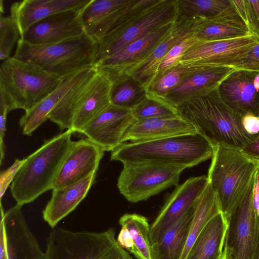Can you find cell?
Segmentation results:
<instances>
[{
  "instance_id": "1",
  "label": "cell",
  "mask_w": 259,
  "mask_h": 259,
  "mask_svg": "<svg viewBox=\"0 0 259 259\" xmlns=\"http://www.w3.org/2000/svg\"><path fill=\"white\" fill-rule=\"evenodd\" d=\"M177 110L179 115L191 123L214 148L242 150L256 137L245 131L243 116L223 102L217 89L181 105Z\"/></svg>"
},
{
  "instance_id": "2",
  "label": "cell",
  "mask_w": 259,
  "mask_h": 259,
  "mask_svg": "<svg viewBox=\"0 0 259 259\" xmlns=\"http://www.w3.org/2000/svg\"><path fill=\"white\" fill-rule=\"evenodd\" d=\"M214 148L198 132L161 139L125 142L111 152L110 160L123 164L153 162L186 168L211 158Z\"/></svg>"
},
{
  "instance_id": "3",
  "label": "cell",
  "mask_w": 259,
  "mask_h": 259,
  "mask_svg": "<svg viewBox=\"0 0 259 259\" xmlns=\"http://www.w3.org/2000/svg\"><path fill=\"white\" fill-rule=\"evenodd\" d=\"M73 133L71 130H67L45 141L24 158L10 186L17 203L23 206L53 189L58 172L73 143Z\"/></svg>"
},
{
  "instance_id": "4",
  "label": "cell",
  "mask_w": 259,
  "mask_h": 259,
  "mask_svg": "<svg viewBox=\"0 0 259 259\" xmlns=\"http://www.w3.org/2000/svg\"><path fill=\"white\" fill-rule=\"evenodd\" d=\"M97 48V42L85 33L62 41L43 45L30 44L20 39L13 57L36 65L63 80L83 69L95 67Z\"/></svg>"
},
{
  "instance_id": "5",
  "label": "cell",
  "mask_w": 259,
  "mask_h": 259,
  "mask_svg": "<svg viewBox=\"0 0 259 259\" xmlns=\"http://www.w3.org/2000/svg\"><path fill=\"white\" fill-rule=\"evenodd\" d=\"M258 167V161L241 150L214 148L207 178L227 220L245 197Z\"/></svg>"
},
{
  "instance_id": "6",
  "label": "cell",
  "mask_w": 259,
  "mask_h": 259,
  "mask_svg": "<svg viewBox=\"0 0 259 259\" xmlns=\"http://www.w3.org/2000/svg\"><path fill=\"white\" fill-rule=\"evenodd\" d=\"M62 80L36 65L10 57L0 67V103L10 111H27L53 92Z\"/></svg>"
},
{
  "instance_id": "7",
  "label": "cell",
  "mask_w": 259,
  "mask_h": 259,
  "mask_svg": "<svg viewBox=\"0 0 259 259\" xmlns=\"http://www.w3.org/2000/svg\"><path fill=\"white\" fill-rule=\"evenodd\" d=\"M45 259H132L115 239L113 228L99 232L56 228L47 239Z\"/></svg>"
},
{
  "instance_id": "8",
  "label": "cell",
  "mask_w": 259,
  "mask_h": 259,
  "mask_svg": "<svg viewBox=\"0 0 259 259\" xmlns=\"http://www.w3.org/2000/svg\"><path fill=\"white\" fill-rule=\"evenodd\" d=\"M179 17V0H156L97 42L95 65L132 41Z\"/></svg>"
},
{
  "instance_id": "9",
  "label": "cell",
  "mask_w": 259,
  "mask_h": 259,
  "mask_svg": "<svg viewBox=\"0 0 259 259\" xmlns=\"http://www.w3.org/2000/svg\"><path fill=\"white\" fill-rule=\"evenodd\" d=\"M117 181L120 193L131 202L146 200L178 186L184 166L153 162L124 163Z\"/></svg>"
},
{
  "instance_id": "10",
  "label": "cell",
  "mask_w": 259,
  "mask_h": 259,
  "mask_svg": "<svg viewBox=\"0 0 259 259\" xmlns=\"http://www.w3.org/2000/svg\"><path fill=\"white\" fill-rule=\"evenodd\" d=\"M254 182L228 220L225 259H252L258 247L259 218L253 204Z\"/></svg>"
},
{
  "instance_id": "11",
  "label": "cell",
  "mask_w": 259,
  "mask_h": 259,
  "mask_svg": "<svg viewBox=\"0 0 259 259\" xmlns=\"http://www.w3.org/2000/svg\"><path fill=\"white\" fill-rule=\"evenodd\" d=\"M259 39L253 35L215 41H201L186 50L178 64L234 67Z\"/></svg>"
},
{
  "instance_id": "12",
  "label": "cell",
  "mask_w": 259,
  "mask_h": 259,
  "mask_svg": "<svg viewBox=\"0 0 259 259\" xmlns=\"http://www.w3.org/2000/svg\"><path fill=\"white\" fill-rule=\"evenodd\" d=\"M205 20L179 15L170 31L145 58L128 70L124 76L134 79L146 93L155 80L159 65L164 57L179 42L195 34Z\"/></svg>"
},
{
  "instance_id": "13",
  "label": "cell",
  "mask_w": 259,
  "mask_h": 259,
  "mask_svg": "<svg viewBox=\"0 0 259 259\" xmlns=\"http://www.w3.org/2000/svg\"><path fill=\"white\" fill-rule=\"evenodd\" d=\"M208 184L207 177H195L176 187L150 226L153 244L159 241L166 230L190 208L201 196Z\"/></svg>"
},
{
  "instance_id": "14",
  "label": "cell",
  "mask_w": 259,
  "mask_h": 259,
  "mask_svg": "<svg viewBox=\"0 0 259 259\" xmlns=\"http://www.w3.org/2000/svg\"><path fill=\"white\" fill-rule=\"evenodd\" d=\"M177 20L132 41L112 55L100 61L95 65L97 70L111 82L123 77L128 70L150 54L170 31Z\"/></svg>"
},
{
  "instance_id": "15",
  "label": "cell",
  "mask_w": 259,
  "mask_h": 259,
  "mask_svg": "<svg viewBox=\"0 0 259 259\" xmlns=\"http://www.w3.org/2000/svg\"><path fill=\"white\" fill-rule=\"evenodd\" d=\"M217 91L223 102L238 114L259 116V72L234 69Z\"/></svg>"
},
{
  "instance_id": "16",
  "label": "cell",
  "mask_w": 259,
  "mask_h": 259,
  "mask_svg": "<svg viewBox=\"0 0 259 259\" xmlns=\"http://www.w3.org/2000/svg\"><path fill=\"white\" fill-rule=\"evenodd\" d=\"M17 203L5 212L1 205V220L3 222L8 259H45L37 241L28 227Z\"/></svg>"
},
{
  "instance_id": "17",
  "label": "cell",
  "mask_w": 259,
  "mask_h": 259,
  "mask_svg": "<svg viewBox=\"0 0 259 259\" xmlns=\"http://www.w3.org/2000/svg\"><path fill=\"white\" fill-rule=\"evenodd\" d=\"M104 152L87 138L73 141L58 172L53 189L74 184L97 172Z\"/></svg>"
},
{
  "instance_id": "18",
  "label": "cell",
  "mask_w": 259,
  "mask_h": 259,
  "mask_svg": "<svg viewBox=\"0 0 259 259\" xmlns=\"http://www.w3.org/2000/svg\"><path fill=\"white\" fill-rule=\"evenodd\" d=\"M136 120L132 109L111 104L86 127L82 134L104 151H112L122 144L125 133Z\"/></svg>"
},
{
  "instance_id": "19",
  "label": "cell",
  "mask_w": 259,
  "mask_h": 259,
  "mask_svg": "<svg viewBox=\"0 0 259 259\" xmlns=\"http://www.w3.org/2000/svg\"><path fill=\"white\" fill-rule=\"evenodd\" d=\"M132 0H91L79 12L84 33L97 42L125 19Z\"/></svg>"
},
{
  "instance_id": "20",
  "label": "cell",
  "mask_w": 259,
  "mask_h": 259,
  "mask_svg": "<svg viewBox=\"0 0 259 259\" xmlns=\"http://www.w3.org/2000/svg\"><path fill=\"white\" fill-rule=\"evenodd\" d=\"M80 10L61 12L46 18L28 28L21 35L24 42L43 45L59 42L84 33Z\"/></svg>"
},
{
  "instance_id": "21",
  "label": "cell",
  "mask_w": 259,
  "mask_h": 259,
  "mask_svg": "<svg viewBox=\"0 0 259 259\" xmlns=\"http://www.w3.org/2000/svg\"><path fill=\"white\" fill-rule=\"evenodd\" d=\"M234 69L231 66H205L184 79L168 93L160 102L177 109L181 105L217 89Z\"/></svg>"
},
{
  "instance_id": "22",
  "label": "cell",
  "mask_w": 259,
  "mask_h": 259,
  "mask_svg": "<svg viewBox=\"0 0 259 259\" xmlns=\"http://www.w3.org/2000/svg\"><path fill=\"white\" fill-rule=\"evenodd\" d=\"M91 0H23L13 3L10 16L21 34L36 22L54 14L80 10Z\"/></svg>"
},
{
  "instance_id": "23",
  "label": "cell",
  "mask_w": 259,
  "mask_h": 259,
  "mask_svg": "<svg viewBox=\"0 0 259 259\" xmlns=\"http://www.w3.org/2000/svg\"><path fill=\"white\" fill-rule=\"evenodd\" d=\"M197 133L180 115L136 120L125 133L122 143L152 141Z\"/></svg>"
},
{
  "instance_id": "24",
  "label": "cell",
  "mask_w": 259,
  "mask_h": 259,
  "mask_svg": "<svg viewBox=\"0 0 259 259\" xmlns=\"http://www.w3.org/2000/svg\"><path fill=\"white\" fill-rule=\"evenodd\" d=\"M112 84L98 71L90 80L84 97L72 121L73 133L82 134L86 127L112 104Z\"/></svg>"
},
{
  "instance_id": "25",
  "label": "cell",
  "mask_w": 259,
  "mask_h": 259,
  "mask_svg": "<svg viewBox=\"0 0 259 259\" xmlns=\"http://www.w3.org/2000/svg\"><path fill=\"white\" fill-rule=\"evenodd\" d=\"M97 172L70 185L52 189V196L42 210L44 220L54 228L73 211L94 184Z\"/></svg>"
},
{
  "instance_id": "26",
  "label": "cell",
  "mask_w": 259,
  "mask_h": 259,
  "mask_svg": "<svg viewBox=\"0 0 259 259\" xmlns=\"http://www.w3.org/2000/svg\"><path fill=\"white\" fill-rule=\"evenodd\" d=\"M121 229L117 242L138 259H153L150 226L145 217L126 213L119 220Z\"/></svg>"
},
{
  "instance_id": "27",
  "label": "cell",
  "mask_w": 259,
  "mask_h": 259,
  "mask_svg": "<svg viewBox=\"0 0 259 259\" xmlns=\"http://www.w3.org/2000/svg\"><path fill=\"white\" fill-rule=\"evenodd\" d=\"M228 221L221 211L198 235L185 259H224Z\"/></svg>"
},
{
  "instance_id": "28",
  "label": "cell",
  "mask_w": 259,
  "mask_h": 259,
  "mask_svg": "<svg viewBox=\"0 0 259 259\" xmlns=\"http://www.w3.org/2000/svg\"><path fill=\"white\" fill-rule=\"evenodd\" d=\"M250 35H251L245 22L233 3L221 15L212 19H206L196 33L199 39L207 41L228 40Z\"/></svg>"
},
{
  "instance_id": "29",
  "label": "cell",
  "mask_w": 259,
  "mask_h": 259,
  "mask_svg": "<svg viewBox=\"0 0 259 259\" xmlns=\"http://www.w3.org/2000/svg\"><path fill=\"white\" fill-rule=\"evenodd\" d=\"M90 68L81 70L62 80L57 88L40 103L26 111L19 120L22 134L30 136L43 122L67 92L85 74Z\"/></svg>"
},
{
  "instance_id": "30",
  "label": "cell",
  "mask_w": 259,
  "mask_h": 259,
  "mask_svg": "<svg viewBox=\"0 0 259 259\" xmlns=\"http://www.w3.org/2000/svg\"><path fill=\"white\" fill-rule=\"evenodd\" d=\"M196 203L166 230L159 241L152 245L153 259H181Z\"/></svg>"
},
{
  "instance_id": "31",
  "label": "cell",
  "mask_w": 259,
  "mask_h": 259,
  "mask_svg": "<svg viewBox=\"0 0 259 259\" xmlns=\"http://www.w3.org/2000/svg\"><path fill=\"white\" fill-rule=\"evenodd\" d=\"M97 70L89 69L85 74L63 96L50 113L48 119L62 130H70L73 117L85 96L88 83Z\"/></svg>"
},
{
  "instance_id": "32",
  "label": "cell",
  "mask_w": 259,
  "mask_h": 259,
  "mask_svg": "<svg viewBox=\"0 0 259 259\" xmlns=\"http://www.w3.org/2000/svg\"><path fill=\"white\" fill-rule=\"evenodd\" d=\"M221 209L215 193L208 183L196 203L187 243L181 259H185L196 238Z\"/></svg>"
},
{
  "instance_id": "33",
  "label": "cell",
  "mask_w": 259,
  "mask_h": 259,
  "mask_svg": "<svg viewBox=\"0 0 259 259\" xmlns=\"http://www.w3.org/2000/svg\"><path fill=\"white\" fill-rule=\"evenodd\" d=\"M205 66H187L178 64L158 76L145 93L147 98L161 102L166 94L184 79Z\"/></svg>"
},
{
  "instance_id": "34",
  "label": "cell",
  "mask_w": 259,
  "mask_h": 259,
  "mask_svg": "<svg viewBox=\"0 0 259 259\" xmlns=\"http://www.w3.org/2000/svg\"><path fill=\"white\" fill-rule=\"evenodd\" d=\"M232 4V0H179V15L212 19L223 14Z\"/></svg>"
},
{
  "instance_id": "35",
  "label": "cell",
  "mask_w": 259,
  "mask_h": 259,
  "mask_svg": "<svg viewBox=\"0 0 259 259\" xmlns=\"http://www.w3.org/2000/svg\"><path fill=\"white\" fill-rule=\"evenodd\" d=\"M111 104L132 109L145 97L143 88L134 79L125 75L111 82Z\"/></svg>"
},
{
  "instance_id": "36",
  "label": "cell",
  "mask_w": 259,
  "mask_h": 259,
  "mask_svg": "<svg viewBox=\"0 0 259 259\" xmlns=\"http://www.w3.org/2000/svg\"><path fill=\"white\" fill-rule=\"evenodd\" d=\"M132 112L136 120L179 115L177 109L146 97Z\"/></svg>"
},
{
  "instance_id": "37",
  "label": "cell",
  "mask_w": 259,
  "mask_h": 259,
  "mask_svg": "<svg viewBox=\"0 0 259 259\" xmlns=\"http://www.w3.org/2000/svg\"><path fill=\"white\" fill-rule=\"evenodd\" d=\"M0 59L5 61L10 58L12 50L21 38L17 25L11 16L0 15Z\"/></svg>"
},
{
  "instance_id": "38",
  "label": "cell",
  "mask_w": 259,
  "mask_h": 259,
  "mask_svg": "<svg viewBox=\"0 0 259 259\" xmlns=\"http://www.w3.org/2000/svg\"><path fill=\"white\" fill-rule=\"evenodd\" d=\"M196 33L179 42L167 53L159 65L156 79L165 71L176 66L186 50L202 41L196 37Z\"/></svg>"
},
{
  "instance_id": "39",
  "label": "cell",
  "mask_w": 259,
  "mask_h": 259,
  "mask_svg": "<svg viewBox=\"0 0 259 259\" xmlns=\"http://www.w3.org/2000/svg\"><path fill=\"white\" fill-rule=\"evenodd\" d=\"M245 23L251 34L259 39V0H244Z\"/></svg>"
},
{
  "instance_id": "40",
  "label": "cell",
  "mask_w": 259,
  "mask_h": 259,
  "mask_svg": "<svg viewBox=\"0 0 259 259\" xmlns=\"http://www.w3.org/2000/svg\"><path fill=\"white\" fill-rule=\"evenodd\" d=\"M233 68L259 72V41L249 50Z\"/></svg>"
},
{
  "instance_id": "41",
  "label": "cell",
  "mask_w": 259,
  "mask_h": 259,
  "mask_svg": "<svg viewBox=\"0 0 259 259\" xmlns=\"http://www.w3.org/2000/svg\"><path fill=\"white\" fill-rule=\"evenodd\" d=\"M24 161V159L21 160L17 159L12 166L1 172V198H2L9 184L12 182Z\"/></svg>"
},
{
  "instance_id": "42",
  "label": "cell",
  "mask_w": 259,
  "mask_h": 259,
  "mask_svg": "<svg viewBox=\"0 0 259 259\" xmlns=\"http://www.w3.org/2000/svg\"><path fill=\"white\" fill-rule=\"evenodd\" d=\"M10 110L8 107L3 104L0 103V152H1V164L4 158L5 146L4 143V137L6 132V119Z\"/></svg>"
},
{
  "instance_id": "43",
  "label": "cell",
  "mask_w": 259,
  "mask_h": 259,
  "mask_svg": "<svg viewBox=\"0 0 259 259\" xmlns=\"http://www.w3.org/2000/svg\"><path fill=\"white\" fill-rule=\"evenodd\" d=\"M242 122L245 131L249 135L256 136L259 134V116L246 114L242 116Z\"/></svg>"
},
{
  "instance_id": "44",
  "label": "cell",
  "mask_w": 259,
  "mask_h": 259,
  "mask_svg": "<svg viewBox=\"0 0 259 259\" xmlns=\"http://www.w3.org/2000/svg\"><path fill=\"white\" fill-rule=\"evenodd\" d=\"M241 151L247 156L259 162V134Z\"/></svg>"
},
{
  "instance_id": "45",
  "label": "cell",
  "mask_w": 259,
  "mask_h": 259,
  "mask_svg": "<svg viewBox=\"0 0 259 259\" xmlns=\"http://www.w3.org/2000/svg\"><path fill=\"white\" fill-rule=\"evenodd\" d=\"M253 204L255 213L259 218V167L254 178L253 189Z\"/></svg>"
},
{
  "instance_id": "46",
  "label": "cell",
  "mask_w": 259,
  "mask_h": 259,
  "mask_svg": "<svg viewBox=\"0 0 259 259\" xmlns=\"http://www.w3.org/2000/svg\"><path fill=\"white\" fill-rule=\"evenodd\" d=\"M0 259H8L6 250L5 228L2 221H1L0 223Z\"/></svg>"
},
{
  "instance_id": "47",
  "label": "cell",
  "mask_w": 259,
  "mask_h": 259,
  "mask_svg": "<svg viewBox=\"0 0 259 259\" xmlns=\"http://www.w3.org/2000/svg\"><path fill=\"white\" fill-rule=\"evenodd\" d=\"M252 259H259V245Z\"/></svg>"
},
{
  "instance_id": "48",
  "label": "cell",
  "mask_w": 259,
  "mask_h": 259,
  "mask_svg": "<svg viewBox=\"0 0 259 259\" xmlns=\"http://www.w3.org/2000/svg\"><path fill=\"white\" fill-rule=\"evenodd\" d=\"M225 259V258H224Z\"/></svg>"
}]
</instances>
